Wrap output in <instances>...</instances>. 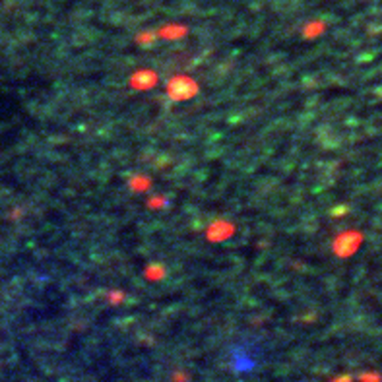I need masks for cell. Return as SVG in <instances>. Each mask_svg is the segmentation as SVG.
Listing matches in <instances>:
<instances>
[{
  "label": "cell",
  "instance_id": "6da1fadb",
  "mask_svg": "<svg viewBox=\"0 0 382 382\" xmlns=\"http://www.w3.org/2000/svg\"><path fill=\"white\" fill-rule=\"evenodd\" d=\"M167 93L169 97L175 101H186V99L194 97L198 93V86L194 84L192 78H186V76H179V78H173L167 86Z\"/></svg>",
  "mask_w": 382,
  "mask_h": 382
},
{
  "label": "cell",
  "instance_id": "5b68a950",
  "mask_svg": "<svg viewBox=\"0 0 382 382\" xmlns=\"http://www.w3.org/2000/svg\"><path fill=\"white\" fill-rule=\"evenodd\" d=\"M155 35L157 33H142V35H138V41H140V45H149Z\"/></svg>",
  "mask_w": 382,
  "mask_h": 382
},
{
  "label": "cell",
  "instance_id": "277c9868",
  "mask_svg": "<svg viewBox=\"0 0 382 382\" xmlns=\"http://www.w3.org/2000/svg\"><path fill=\"white\" fill-rule=\"evenodd\" d=\"M320 31H324V24L318 22V24H308L305 33H307V37H312V35H318Z\"/></svg>",
  "mask_w": 382,
  "mask_h": 382
},
{
  "label": "cell",
  "instance_id": "8992f818",
  "mask_svg": "<svg viewBox=\"0 0 382 382\" xmlns=\"http://www.w3.org/2000/svg\"><path fill=\"white\" fill-rule=\"evenodd\" d=\"M365 380L367 382H378V376H376V374H374V376L370 374V376H365Z\"/></svg>",
  "mask_w": 382,
  "mask_h": 382
},
{
  "label": "cell",
  "instance_id": "7a4b0ae2",
  "mask_svg": "<svg viewBox=\"0 0 382 382\" xmlns=\"http://www.w3.org/2000/svg\"><path fill=\"white\" fill-rule=\"evenodd\" d=\"M157 84V76L149 70H144V72H136L134 78H132V87L136 89H149Z\"/></svg>",
  "mask_w": 382,
  "mask_h": 382
},
{
  "label": "cell",
  "instance_id": "3957f363",
  "mask_svg": "<svg viewBox=\"0 0 382 382\" xmlns=\"http://www.w3.org/2000/svg\"><path fill=\"white\" fill-rule=\"evenodd\" d=\"M185 33H186V29L183 25H169L167 29L161 31L163 37H179V35H185Z\"/></svg>",
  "mask_w": 382,
  "mask_h": 382
}]
</instances>
